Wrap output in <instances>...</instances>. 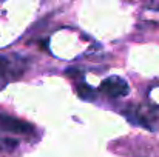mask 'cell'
Instances as JSON below:
<instances>
[{
    "label": "cell",
    "instance_id": "cell-3",
    "mask_svg": "<svg viewBox=\"0 0 159 157\" xmlns=\"http://www.w3.org/2000/svg\"><path fill=\"white\" fill-rule=\"evenodd\" d=\"M23 68L19 62L11 60L9 57L0 55V85H6L8 82L17 79L22 74Z\"/></svg>",
    "mask_w": 159,
    "mask_h": 157
},
{
    "label": "cell",
    "instance_id": "cell-5",
    "mask_svg": "<svg viewBox=\"0 0 159 157\" xmlns=\"http://www.w3.org/2000/svg\"><path fill=\"white\" fill-rule=\"evenodd\" d=\"M77 93H79V96H82L84 99H90V97L93 96V91H91L90 86L85 85V83H80V85L77 86Z\"/></svg>",
    "mask_w": 159,
    "mask_h": 157
},
{
    "label": "cell",
    "instance_id": "cell-4",
    "mask_svg": "<svg viewBox=\"0 0 159 157\" xmlns=\"http://www.w3.org/2000/svg\"><path fill=\"white\" fill-rule=\"evenodd\" d=\"M125 117H127L133 125H141V126H144V128H147V129H155V126L150 125L152 122H150L147 117H144L142 114H139L138 111H134V112H125Z\"/></svg>",
    "mask_w": 159,
    "mask_h": 157
},
{
    "label": "cell",
    "instance_id": "cell-2",
    "mask_svg": "<svg viewBox=\"0 0 159 157\" xmlns=\"http://www.w3.org/2000/svg\"><path fill=\"white\" fill-rule=\"evenodd\" d=\"M0 128L3 131L12 133V134H30L34 131L31 123L23 122V120L8 116V114H0Z\"/></svg>",
    "mask_w": 159,
    "mask_h": 157
},
{
    "label": "cell",
    "instance_id": "cell-6",
    "mask_svg": "<svg viewBox=\"0 0 159 157\" xmlns=\"http://www.w3.org/2000/svg\"><path fill=\"white\" fill-rule=\"evenodd\" d=\"M19 143H17V140H14V139H2L0 140V146H3V148H6V146H9V148H16Z\"/></svg>",
    "mask_w": 159,
    "mask_h": 157
},
{
    "label": "cell",
    "instance_id": "cell-1",
    "mask_svg": "<svg viewBox=\"0 0 159 157\" xmlns=\"http://www.w3.org/2000/svg\"><path fill=\"white\" fill-rule=\"evenodd\" d=\"M99 91L102 94L108 96V97L117 99V97H125L130 93V88H128V83L122 77L110 76L105 80H102V83L99 86Z\"/></svg>",
    "mask_w": 159,
    "mask_h": 157
}]
</instances>
